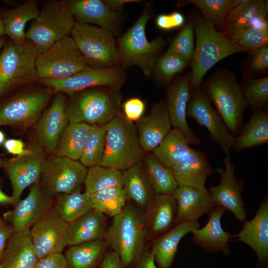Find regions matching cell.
I'll use <instances>...</instances> for the list:
<instances>
[{"mask_svg":"<svg viewBox=\"0 0 268 268\" xmlns=\"http://www.w3.org/2000/svg\"><path fill=\"white\" fill-rule=\"evenodd\" d=\"M93 209L90 196L80 191L59 195L53 207V210L68 223Z\"/></svg>","mask_w":268,"mask_h":268,"instance_id":"cell-38","label":"cell"},{"mask_svg":"<svg viewBox=\"0 0 268 268\" xmlns=\"http://www.w3.org/2000/svg\"><path fill=\"white\" fill-rule=\"evenodd\" d=\"M106 215L94 209L68 223L65 239L70 246L104 239L108 228Z\"/></svg>","mask_w":268,"mask_h":268,"instance_id":"cell-27","label":"cell"},{"mask_svg":"<svg viewBox=\"0 0 268 268\" xmlns=\"http://www.w3.org/2000/svg\"><path fill=\"white\" fill-rule=\"evenodd\" d=\"M187 107V117L195 120L208 131L210 139L216 143L225 155L229 154L235 143L222 118L213 109L201 86L191 91Z\"/></svg>","mask_w":268,"mask_h":268,"instance_id":"cell-12","label":"cell"},{"mask_svg":"<svg viewBox=\"0 0 268 268\" xmlns=\"http://www.w3.org/2000/svg\"><path fill=\"white\" fill-rule=\"evenodd\" d=\"M148 231L144 214L131 205L113 217L105 239L119 255L124 268L134 266L144 250Z\"/></svg>","mask_w":268,"mask_h":268,"instance_id":"cell-1","label":"cell"},{"mask_svg":"<svg viewBox=\"0 0 268 268\" xmlns=\"http://www.w3.org/2000/svg\"><path fill=\"white\" fill-rule=\"evenodd\" d=\"M67 224L52 209L31 227L32 241L39 259L63 252L67 246L65 236Z\"/></svg>","mask_w":268,"mask_h":268,"instance_id":"cell-17","label":"cell"},{"mask_svg":"<svg viewBox=\"0 0 268 268\" xmlns=\"http://www.w3.org/2000/svg\"><path fill=\"white\" fill-rule=\"evenodd\" d=\"M241 88L248 105L253 110H262L268 101V77L243 79Z\"/></svg>","mask_w":268,"mask_h":268,"instance_id":"cell-46","label":"cell"},{"mask_svg":"<svg viewBox=\"0 0 268 268\" xmlns=\"http://www.w3.org/2000/svg\"><path fill=\"white\" fill-rule=\"evenodd\" d=\"M52 93L50 88L36 90L4 101L0 104V125H25L36 121Z\"/></svg>","mask_w":268,"mask_h":268,"instance_id":"cell-15","label":"cell"},{"mask_svg":"<svg viewBox=\"0 0 268 268\" xmlns=\"http://www.w3.org/2000/svg\"><path fill=\"white\" fill-rule=\"evenodd\" d=\"M173 196L177 204L176 224L183 221L198 220L217 205L208 189L200 190L188 187H178Z\"/></svg>","mask_w":268,"mask_h":268,"instance_id":"cell-25","label":"cell"},{"mask_svg":"<svg viewBox=\"0 0 268 268\" xmlns=\"http://www.w3.org/2000/svg\"><path fill=\"white\" fill-rule=\"evenodd\" d=\"M100 268H124L118 254L113 250L105 254L100 264Z\"/></svg>","mask_w":268,"mask_h":268,"instance_id":"cell-53","label":"cell"},{"mask_svg":"<svg viewBox=\"0 0 268 268\" xmlns=\"http://www.w3.org/2000/svg\"><path fill=\"white\" fill-rule=\"evenodd\" d=\"M75 23L65 0L46 1L26 32V39L32 42L38 54L68 36Z\"/></svg>","mask_w":268,"mask_h":268,"instance_id":"cell-6","label":"cell"},{"mask_svg":"<svg viewBox=\"0 0 268 268\" xmlns=\"http://www.w3.org/2000/svg\"><path fill=\"white\" fill-rule=\"evenodd\" d=\"M223 161L225 169L217 168L215 170L220 176V184L211 187L208 190L217 205L231 211L237 219L243 222L246 220L247 215L241 197L243 181L236 180L234 165L231 162L229 154L225 155Z\"/></svg>","mask_w":268,"mask_h":268,"instance_id":"cell-18","label":"cell"},{"mask_svg":"<svg viewBox=\"0 0 268 268\" xmlns=\"http://www.w3.org/2000/svg\"><path fill=\"white\" fill-rule=\"evenodd\" d=\"M5 138L4 133L0 130V145L3 144L5 141Z\"/></svg>","mask_w":268,"mask_h":268,"instance_id":"cell-61","label":"cell"},{"mask_svg":"<svg viewBox=\"0 0 268 268\" xmlns=\"http://www.w3.org/2000/svg\"><path fill=\"white\" fill-rule=\"evenodd\" d=\"M247 69L250 74H259L268 68V46L265 45L249 52Z\"/></svg>","mask_w":268,"mask_h":268,"instance_id":"cell-48","label":"cell"},{"mask_svg":"<svg viewBox=\"0 0 268 268\" xmlns=\"http://www.w3.org/2000/svg\"><path fill=\"white\" fill-rule=\"evenodd\" d=\"M146 210L144 216L148 237L154 240L176 224L177 204L173 195H155Z\"/></svg>","mask_w":268,"mask_h":268,"instance_id":"cell-29","label":"cell"},{"mask_svg":"<svg viewBox=\"0 0 268 268\" xmlns=\"http://www.w3.org/2000/svg\"><path fill=\"white\" fill-rule=\"evenodd\" d=\"M179 3L181 6L194 4L208 22L216 30L222 32L230 11L228 0H189Z\"/></svg>","mask_w":268,"mask_h":268,"instance_id":"cell-43","label":"cell"},{"mask_svg":"<svg viewBox=\"0 0 268 268\" xmlns=\"http://www.w3.org/2000/svg\"><path fill=\"white\" fill-rule=\"evenodd\" d=\"M0 204H13V201L11 196H9L3 193L0 189Z\"/></svg>","mask_w":268,"mask_h":268,"instance_id":"cell-57","label":"cell"},{"mask_svg":"<svg viewBox=\"0 0 268 268\" xmlns=\"http://www.w3.org/2000/svg\"><path fill=\"white\" fill-rule=\"evenodd\" d=\"M178 187L203 190L208 177L216 171L211 168L206 153L192 148L172 169Z\"/></svg>","mask_w":268,"mask_h":268,"instance_id":"cell-22","label":"cell"},{"mask_svg":"<svg viewBox=\"0 0 268 268\" xmlns=\"http://www.w3.org/2000/svg\"><path fill=\"white\" fill-rule=\"evenodd\" d=\"M70 34L89 67L107 68L117 66L120 63L114 35L110 31L75 22Z\"/></svg>","mask_w":268,"mask_h":268,"instance_id":"cell-8","label":"cell"},{"mask_svg":"<svg viewBox=\"0 0 268 268\" xmlns=\"http://www.w3.org/2000/svg\"><path fill=\"white\" fill-rule=\"evenodd\" d=\"M192 148L183 133L173 128L152 152L162 164L172 169Z\"/></svg>","mask_w":268,"mask_h":268,"instance_id":"cell-36","label":"cell"},{"mask_svg":"<svg viewBox=\"0 0 268 268\" xmlns=\"http://www.w3.org/2000/svg\"><path fill=\"white\" fill-rule=\"evenodd\" d=\"M27 154L16 156L3 162V167L10 181L13 205L20 200L24 190L39 182L44 163L46 160L43 150L39 146L30 147Z\"/></svg>","mask_w":268,"mask_h":268,"instance_id":"cell-14","label":"cell"},{"mask_svg":"<svg viewBox=\"0 0 268 268\" xmlns=\"http://www.w3.org/2000/svg\"><path fill=\"white\" fill-rule=\"evenodd\" d=\"M38 2L35 0L25 1L17 7L0 11L5 35L14 42H21L26 39L25 27L31 20H35L39 15Z\"/></svg>","mask_w":268,"mask_h":268,"instance_id":"cell-32","label":"cell"},{"mask_svg":"<svg viewBox=\"0 0 268 268\" xmlns=\"http://www.w3.org/2000/svg\"><path fill=\"white\" fill-rule=\"evenodd\" d=\"M65 2L76 22L95 24L117 34L120 17L101 0H68Z\"/></svg>","mask_w":268,"mask_h":268,"instance_id":"cell-24","label":"cell"},{"mask_svg":"<svg viewBox=\"0 0 268 268\" xmlns=\"http://www.w3.org/2000/svg\"><path fill=\"white\" fill-rule=\"evenodd\" d=\"M137 134L144 151H153L172 130V124L165 103L155 104L149 113L137 121Z\"/></svg>","mask_w":268,"mask_h":268,"instance_id":"cell-21","label":"cell"},{"mask_svg":"<svg viewBox=\"0 0 268 268\" xmlns=\"http://www.w3.org/2000/svg\"><path fill=\"white\" fill-rule=\"evenodd\" d=\"M199 226L198 220L181 222L154 240L150 250L159 268H170L181 240Z\"/></svg>","mask_w":268,"mask_h":268,"instance_id":"cell-30","label":"cell"},{"mask_svg":"<svg viewBox=\"0 0 268 268\" xmlns=\"http://www.w3.org/2000/svg\"><path fill=\"white\" fill-rule=\"evenodd\" d=\"M125 79V73L118 66L103 68L89 67L66 78L44 79L42 82L53 93L72 95L95 86L118 88L122 85Z\"/></svg>","mask_w":268,"mask_h":268,"instance_id":"cell-13","label":"cell"},{"mask_svg":"<svg viewBox=\"0 0 268 268\" xmlns=\"http://www.w3.org/2000/svg\"><path fill=\"white\" fill-rule=\"evenodd\" d=\"M0 268H2V267H1V266L0 265Z\"/></svg>","mask_w":268,"mask_h":268,"instance_id":"cell-64","label":"cell"},{"mask_svg":"<svg viewBox=\"0 0 268 268\" xmlns=\"http://www.w3.org/2000/svg\"><path fill=\"white\" fill-rule=\"evenodd\" d=\"M13 230V228L4 220L0 222V263L7 240Z\"/></svg>","mask_w":268,"mask_h":268,"instance_id":"cell-54","label":"cell"},{"mask_svg":"<svg viewBox=\"0 0 268 268\" xmlns=\"http://www.w3.org/2000/svg\"><path fill=\"white\" fill-rule=\"evenodd\" d=\"M150 250H144L134 266L135 268H158Z\"/></svg>","mask_w":268,"mask_h":268,"instance_id":"cell-55","label":"cell"},{"mask_svg":"<svg viewBox=\"0 0 268 268\" xmlns=\"http://www.w3.org/2000/svg\"><path fill=\"white\" fill-rule=\"evenodd\" d=\"M185 18L183 14L177 11L169 14H160L156 19L157 27L163 30H171L184 25Z\"/></svg>","mask_w":268,"mask_h":268,"instance_id":"cell-49","label":"cell"},{"mask_svg":"<svg viewBox=\"0 0 268 268\" xmlns=\"http://www.w3.org/2000/svg\"><path fill=\"white\" fill-rule=\"evenodd\" d=\"M267 14L264 0H247L230 10L221 33L233 29L249 27L255 18L266 17Z\"/></svg>","mask_w":268,"mask_h":268,"instance_id":"cell-39","label":"cell"},{"mask_svg":"<svg viewBox=\"0 0 268 268\" xmlns=\"http://www.w3.org/2000/svg\"><path fill=\"white\" fill-rule=\"evenodd\" d=\"M87 170L80 161L56 156L45 160L39 183L52 197L80 191Z\"/></svg>","mask_w":268,"mask_h":268,"instance_id":"cell-11","label":"cell"},{"mask_svg":"<svg viewBox=\"0 0 268 268\" xmlns=\"http://www.w3.org/2000/svg\"><path fill=\"white\" fill-rule=\"evenodd\" d=\"M247 0H228L230 10L244 3Z\"/></svg>","mask_w":268,"mask_h":268,"instance_id":"cell-58","label":"cell"},{"mask_svg":"<svg viewBox=\"0 0 268 268\" xmlns=\"http://www.w3.org/2000/svg\"><path fill=\"white\" fill-rule=\"evenodd\" d=\"M2 163H3V162L0 159V167L2 166Z\"/></svg>","mask_w":268,"mask_h":268,"instance_id":"cell-62","label":"cell"},{"mask_svg":"<svg viewBox=\"0 0 268 268\" xmlns=\"http://www.w3.org/2000/svg\"><path fill=\"white\" fill-rule=\"evenodd\" d=\"M108 247L105 239H98L70 246L65 257L69 268H95Z\"/></svg>","mask_w":268,"mask_h":268,"instance_id":"cell-35","label":"cell"},{"mask_svg":"<svg viewBox=\"0 0 268 268\" xmlns=\"http://www.w3.org/2000/svg\"><path fill=\"white\" fill-rule=\"evenodd\" d=\"M202 87L230 133L237 135L243 125V114L248 104L234 74L219 69L204 82Z\"/></svg>","mask_w":268,"mask_h":268,"instance_id":"cell-3","label":"cell"},{"mask_svg":"<svg viewBox=\"0 0 268 268\" xmlns=\"http://www.w3.org/2000/svg\"><path fill=\"white\" fill-rule=\"evenodd\" d=\"M222 33L245 52L268 45V34L250 27L230 29Z\"/></svg>","mask_w":268,"mask_h":268,"instance_id":"cell-44","label":"cell"},{"mask_svg":"<svg viewBox=\"0 0 268 268\" xmlns=\"http://www.w3.org/2000/svg\"><path fill=\"white\" fill-rule=\"evenodd\" d=\"M93 126L84 123H68L57 142L56 156L79 160Z\"/></svg>","mask_w":268,"mask_h":268,"instance_id":"cell-34","label":"cell"},{"mask_svg":"<svg viewBox=\"0 0 268 268\" xmlns=\"http://www.w3.org/2000/svg\"><path fill=\"white\" fill-rule=\"evenodd\" d=\"M3 220L2 219H1V218H0V222L3 221Z\"/></svg>","mask_w":268,"mask_h":268,"instance_id":"cell-63","label":"cell"},{"mask_svg":"<svg viewBox=\"0 0 268 268\" xmlns=\"http://www.w3.org/2000/svg\"><path fill=\"white\" fill-rule=\"evenodd\" d=\"M68 124L64 93H58L50 106L39 116L36 132L40 144L48 153H55L57 142Z\"/></svg>","mask_w":268,"mask_h":268,"instance_id":"cell-20","label":"cell"},{"mask_svg":"<svg viewBox=\"0 0 268 268\" xmlns=\"http://www.w3.org/2000/svg\"><path fill=\"white\" fill-rule=\"evenodd\" d=\"M3 146L6 151L17 156L27 154L31 151V148H25L23 142L19 139H8L3 143Z\"/></svg>","mask_w":268,"mask_h":268,"instance_id":"cell-52","label":"cell"},{"mask_svg":"<svg viewBox=\"0 0 268 268\" xmlns=\"http://www.w3.org/2000/svg\"><path fill=\"white\" fill-rule=\"evenodd\" d=\"M125 117L130 121H137L142 117L145 110V104L138 98H132L123 104Z\"/></svg>","mask_w":268,"mask_h":268,"instance_id":"cell-50","label":"cell"},{"mask_svg":"<svg viewBox=\"0 0 268 268\" xmlns=\"http://www.w3.org/2000/svg\"><path fill=\"white\" fill-rule=\"evenodd\" d=\"M35 268H69L67 260L61 253H56L39 259Z\"/></svg>","mask_w":268,"mask_h":268,"instance_id":"cell-51","label":"cell"},{"mask_svg":"<svg viewBox=\"0 0 268 268\" xmlns=\"http://www.w3.org/2000/svg\"><path fill=\"white\" fill-rule=\"evenodd\" d=\"M70 95L67 106L68 123L102 125L117 115L119 99L108 91L95 90Z\"/></svg>","mask_w":268,"mask_h":268,"instance_id":"cell-10","label":"cell"},{"mask_svg":"<svg viewBox=\"0 0 268 268\" xmlns=\"http://www.w3.org/2000/svg\"><path fill=\"white\" fill-rule=\"evenodd\" d=\"M5 35L4 27L3 23L0 14V37L4 36Z\"/></svg>","mask_w":268,"mask_h":268,"instance_id":"cell-59","label":"cell"},{"mask_svg":"<svg viewBox=\"0 0 268 268\" xmlns=\"http://www.w3.org/2000/svg\"><path fill=\"white\" fill-rule=\"evenodd\" d=\"M225 211L222 206L216 205L207 213L206 225L192 232V240L197 245L213 252H220L226 255L230 253L228 242L232 236L223 229L221 224V218Z\"/></svg>","mask_w":268,"mask_h":268,"instance_id":"cell-26","label":"cell"},{"mask_svg":"<svg viewBox=\"0 0 268 268\" xmlns=\"http://www.w3.org/2000/svg\"><path fill=\"white\" fill-rule=\"evenodd\" d=\"M89 67L69 36L37 54L36 59L37 78L42 80L66 78Z\"/></svg>","mask_w":268,"mask_h":268,"instance_id":"cell-9","label":"cell"},{"mask_svg":"<svg viewBox=\"0 0 268 268\" xmlns=\"http://www.w3.org/2000/svg\"><path fill=\"white\" fill-rule=\"evenodd\" d=\"M144 171L155 195H173L178 187L172 169L153 154L144 158Z\"/></svg>","mask_w":268,"mask_h":268,"instance_id":"cell-37","label":"cell"},{"mask_svg":"<svg viewBox=\"0 0 268 268\" xmlns=\"http://www.w3.org/2000/svg\"><path fill=\"white\" fill-rule=\"evenodd\" d=\"M194 37V27L191 21L183 28L173 40L166 52L179 55L190 62L195 51Z\"/></svg>","mask_w":268,"mask_h":268,"instance_id":"cell-47","label":"cell"},{"mask_svg":"<svg viewBox=\"0 0 268 268\" xmlns=\"http://www.w3.org/2000/svg\"><path fill=\"white\" fill-rule=\"evenodd\" d=\"M233 148L240 151L262 145L268 142V113L262 110H253L248 122L243 125L235 137Z\"/></svg>","mask_w":268,"mask_h":268,"instance_id":"cell-33","label":"cell"},{"mask_svg":"<svg viewBox=\"0 0 268 268\" xmlns=\"http://www.w3.org/2000/svg\"><path fill=\"white\" fill-rule=\"evenodd\" d=\"M83 184L88 195L109 187L123 188L122 171L112 167L92 166L87 171Z\"/></svg>","mask_w":268,"mask_h":268,"instance_id":"cell-40","label":"cell"},{"mask_svg":"<svg viewBox=\"0 0 268 268\" xmlns=\"http://www.w3.org/2000/svg\"><path fill=\"white\" fill-rule=\"evenodd\" d=\"M143 151L135 126L117 115L107 124L105 148L99 165L125 170L139 162Z\"/></svg>","mask_w":268,"mask_h":268,"instance_id":"cell-4","label":"cell"},{"mask_svg":"<svg viewBox=\"0 0 268 268\" xmlns=\"http://www.w3.org/2000/svg\"><path fill=\"white\" fill-rule=\"evenodd\" d=\"M53 197L47 194L39 182L30 186L28 195L15 204L14 208L3 214L4 221L14 230L30 228L53 209Z\"/></svg>","mask_w":268,"mask_h":268,"instance_id":"cell-16","label":"cell"},{"mask_svg":"<svg viewBox=\"0 0 268 268\" xmlns=\"http://www.w3.org/2000/svg\"><path fill=\"white\" fill-rule=\"evenodd\" d=\"M39 260L30 229L13 230L7 240L0 263L2 268H35Z\"/></svg>","mask_w":268,"mask_h":268,"instance_id":"cell-28","label":"cell"},{"mask_svg":"<svg viewBox=\"0 0 268 268\" xmlns=\"http://www.w3.org/2000/svg\"><path fill=\"white\" fill-rule=\"evenodd\" d=\"M108 123L94 125L88 137L79 159L86 167L99 165L101 162L105 148Z\"/></svg>","mask_w":268,"mask_h":268,"instance_id":"cell-42","label":"cell"},{"mask_svg":"<svg viewBox=\"0 0 268 268\" xmlns=\"http://www.w3.org/2000/svg\"><path fill=\"white\" fill-rule=\"evenodd\" d=\"M242 230L237 234L238 240L252 248L257 257L259 266L264 267L268 263V201L265 198L255 216L245 220Z\"/></svg>","mask_w":268,"mask_h":268,"instance_id":"cell-23","label":"cell"},{"mask_svg":"<svg viewBox=\"0 0 268 268\" xmlns=\"http://www.w3.org/2000/svg\"><path fill=\"white\" fill-rule=\"evenodd\" d=\"M37 52L26 39L21 42L9 39L0 52V96L11 88L34 81L37 78Z\"/></svg>","mask_w":268,"mask_h":268,"instance_id":"cell-7","label":"cell"},{"mask_svg":"<svg viewBox=\"0 0 268 268\" xmlns=\"http://www.w3.org/2000/svg\"><path fill=\"white\" fill-rule=\"evenodd\" d=\"M190 74L175 79L169 85L165 103L172 127L180 130L190 145H198L201 141L189 127L187 121V107L191 98Z\"/></svg>","mask_w":268,"mask_h":268,"instance_id":"cell-19","label":"cell"},{"mask_svg":"<svg viewBox=\"0 0 268 268\" xmlns=\"http://www.w3.org/2000/svg\"><path fill=\"white\" fill-rule=\"evenodd\" d=\"M6 42V38L4 36L0 37V52Z\"/></svg>","mask_w":268,"mask_h":268,"instance_id":"cell-60","label":"cell"},{"mask_svg":"<svg viewBox=\"0 0 268 268\" xmlns=\"http://www.w3.org/2000/svg\"><path fill=\"white\" fill-rule=\"evenodd\" d=\"M105 2L113 10L116 11L122 8L123 5L129 2H138L137 0H105Z\"/></svg>","mask_w":268,"mask_h":268,"instance_id":"cell-56","label":"cell"},{"mask_svg":"<svg viewBox=\"0 0 268 268\" xmlns=\"http://www.w3.org/2000/svg\"><path fill=\"white\" fill-rule=\"evenodd\" d=\"M93 209L112 217L121 213L127 201L123 188L112 187L89 195Z\"/></svg>","mask_w":268,"mask_h":268,"instance_id":"cell-41","label":"cell"},{"mask_svg":"<svg viewBox=\"0 0 268 268\" xmlns=\"http://www.w3.org/2000/svg\"><path fill=\"white\" fill-rule=\"evenodd\" d=\"M189 62L179 55L166 52L157 59L153 73L159 82L168 84L177 73L184 70Z\"/></svg>","mask_w":268,"mask_h":268,"instance_id":"cell-45","label":"cell"},{"mask_svg":"<svg viewBox=\"0 0 268 268\" xmlns=\"http://www.w3.org/2000/svg\"><path fill=\"white\" fill-rule=\"evenodd\" d=\"M196 38L191 66L190 91L201 86L206 72L223 59L239 52H245L216 30L201 15L192 18Z\"/></svg>","mask_w":268,"mask_h":268,"instance_id":"cell-2","label":"cell"},{"mask_svg":"<svg viewBox=\"0 0 268 268\" xmlns=\"http://www.w3.org/2000/svg\"><path fill=\"white\" fill-rule=\"evenodd\" d=\"M122 177L127 201H133L138 207L146 209L155 195L140 162L123 170Z\"/></svg>","mask_w":268,"mask_h":268,"instance_id":"cell-31","label":"cell"},{"mask_svg":"<svg viewBox=\"0 0 268 268\" xmlns=\"http://www.w3.org/2000/svg\"><path fill=\"white\" fill-rule=\"evenodd\" d=\"M150 11L143 10L134 24L120 38L118 51L120 63L126 67L136 66L145 76L153 73L157 56L163 47L161 37L149 41L145 34V27L150 17Z\"/></svg>","mask_w":268,"mask_h":268,"instance_id":"cell-5","label":"cell"}]
</instances>
